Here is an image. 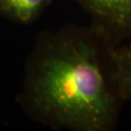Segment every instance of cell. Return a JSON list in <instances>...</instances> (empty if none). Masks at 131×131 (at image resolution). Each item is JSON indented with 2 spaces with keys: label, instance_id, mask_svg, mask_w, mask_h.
Returning a JSON list of instances; mask_svg holds the SVG:
<instances>
[{
  "label": "cell",
  "instance_id": "1",
  "mask_svg": "<svg viewBox=\"0 0 131 131\" xmlns=\"http://www.w3.org/2000/svg\"><path fill=\"white\" fill-rule=\"evenodd\" d=\"M116 46L90 24L40 32L17 97L24 114L53 130H113L126 102L117 77Z\"/></svg>",
  "mask_w": 131,
  "mask_h": 131
},
{
  "label": "cell",
  "instance_id": "2",
  "mask_svg": "<svg viewBox=\"0 0 131 131\" xmlns=\"http://www.w3.org/2000/svg\"><path fill=\"white\" fill-rule=\"evenodd\" d=\"M115 45L131 40V0H72Z\"/></svg>",
  "mask_w": 131,
  "mask_h": 131
},
{
  "label": "cell",
  "instance_id": "4",
  "mask_svg": "<svg viewBox=\"0 0 131 131\" xmlns=\"http://www.w3.org/2000/svg\"><path fill=\"white\" fill-rule=\"evenodd\" d=\"M114 57L122 96L125 101L131 102V42L117 45Z\"/></svg>",
  "mask_w": 131,
  "mask_h": 131
},
{
  "label": "cell",
  "instance_id": "3",
  "mask_svg": "<svg viewBox=\"0 0 131 131\" xmlns=\"http://www.w3.org/2000/svg\"><path fill=\"white\" fill-rule=\"evenodd\" d=\"M50 0H0V17L18 24L35 21Z\"/></svg>",
  "mask_w": 131,
  "mask_h": 131
}]
</instances>
